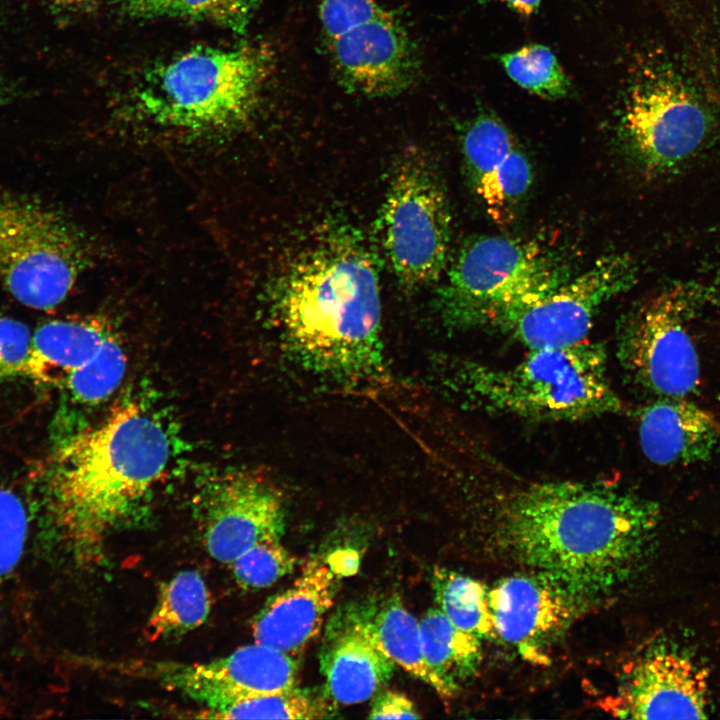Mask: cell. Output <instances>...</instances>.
I'll return each instance as SVG.
<instances>
[{
  "label": "cell",
  "mask_w": 720,
  "mask_h": 720,
  "mask_svg": "<svg viewBox=\"0 0 720 720\" xmlns=\"http://www.w3.org/2000/svg\"><path fill=\"white\" fill-rule=\"evenodd\" d=\"M568 277L560 256L538 241L481 236L468 241L453 260L437 307L448 328H489Z\"/></svg>",
  "instance_id": "obj_6"
},
{
  "label": "cell",
  "mask_w": 720,
  "mask_h": 720,
  "mask_svg": "<svg viewBox=\"0 0 720 720\" xmlns=\"http://www.w3.org/2000/svg\"><path fill=\"white\" fill-rule=\"evenodd\" d=\"M171 446L159 419L136 402L64 440L38 476L45 525L74 561L101 555L112 530L165 473Z\"/></svg>",
  "instance_id": "obj_2"
},
{
  "label": "cell",
  "mask_w": 720,
  "mask_h": 720,
  "mask_svg": "<svg viewBox=\"0 0 720 720\" xmlns=\"http://www.w3.org/2000/svg\"><path fill=\"white\" fill-rule=\"evenodd\" d=\"M688 286L663 290L625 317L616 356L630 378L658 397H687L700 382L689 322L698 306Z\"/></svg>",
  "instance_id": "obj_11"
},
{
  "label": "cell",
  "mask_w": 720,
  "mask_h": 720,
  "mask_svg": "<svg viewBox=\"0 0 720 720\" xmlns=\"http://www.w3.org/2000/svg\"><path fill=\"white\" fill-rule=\"evenodd\" d=\"M275 306L305 368L348 382L384 377L378 269L354 232L331 229L308 246L280 281Z\"/></svg>",
  "instance_id": "obj_3"
},
{
  "label": "cell",
  "mask_w": 720,
  "mask_h": 720,
  "mask_svg": "<svg viewBox=\"0 0 720 720\" xmlns=\"http://www.w3.org/2000/svg\"><path fill=\"white\" fill-rule=\"evenodd\" d=\"M258 0H172L164 16H182L206 20L244 33L256 10Z\"/></svg>",
  "instance_id": "obj_31"
},
{
  "label": "cell",
  "mask_w": 720,
  "mask_h": 720,
  "mask_svg": "<svg viewBox=\"0 0 720 720\" xmlns=\"http://www.w3.org/2000/svg\"><path fill=\"white\" fill-rule=\"evenodd\" d=\"M385 255L401 288L410 292L440 277L447 263L451 215L429 159L407 149L396 162L380 216Z\"/></svg>",
  "instance_id": "obj_9"
},
{
  "label": "cell",
  "mask_w": 720,
  "mask_h": 720,
  "mask_svg": "<svg viewBox=\"0 0 720 720\" xmlns=\"http://www.w3.org/2000/svg\"><path fill=\"white\" fill-rule=\"evenodd\" d=\"M172 0H122L124 7L132 15L141 17L164 16Z\"/></svg>",
  "instance_id": "obj_35"
},
{
  "label": "cell",
  "mask_w": 720,
  "mask_h": 720,
  "mask_svg": "<svg viewBox=\"0 0 720 720\" xmlns=\"http://www.w3.org/2000/svg\"><path fill=\"white\" fill-rule=\"evenodd\" d=\"M29 514L22 498L0 486V578L11 574L22 559Z\"/></svg>",
  "instance_id": "obj_30"
},
{
  "label": "cell",
  "mask_w": 720,
  "mask_h": 720,
  "mask_svg": "<svg viewBox=\"0 0 720 720\" xmlns=\"http://www.w3.org/2000/svg\"><path fill=\"white\" fill-rule=\"evenodd\" d=\"M464 163L472 188L497 224L510 223L533 180L530 160L508 127L481 113L461 136Z\"/></svg>",
  "instance_id": "obj_17"
},
{
  "label": "cell",
  "mask_w": 720,
  "mask_h": 720,
  "mask_svg": "<svg viewBox=\"0 0 720 720\" xmlns=\"http://www.w3.org/2000/svg\"><path fill=\"white\" fill-rule=\"evenodd\" d=\"M319 664L324 690L336 705L372 698L392 678L396 667L375 641L361 604L343 608L331 618Z\"/></svg>",
  "instance_id": "obj_18"
},
{
  "label": "cell",
  "mask_w": 720,
  "mask_h": 720,
  "mask_svg": "<svg viewBox=\"0 0 720 720\" xmlns=\"http://www.w3.org/2000/svg\"><path fill=\"white\" fill-rule=\"evenodd\" d=\"M269 66L266 50L253 45L195 47L149 71L137 104L154 122L184 131L237 128L254 113Z\"/></svg>",
  "instance_id": "obj_5"
},
{
  "label": "cell",
  "mask_w": 720,
  "mask_h": 720,
  "mask_svg": "<svg viewBox=\"0 0 720 720\" xmlns=\"http://www.w3.org/2000/svg\"><path fill=\"white\" fill-rule=\"evenodd\" d=\"M32 335L24 323L0 317V378L24 377Z\"/></svg>",
  "instance_id": "obj_32"
},
{
  "label": "cell",
  "mask_w": 720,
  "mask_h": 720,
  "mask_svg": "<svg viewBox=\"0 0 720 720\" xmlns=\"http://www.w3.org/2000/svg\"><path fill=\"white\" fill-rule=\"evenodd\" d=\"M443 362L444 385L467 406L489 415L574 422L625 408L608 377L605 347L587 339L561 348L528 350L509 365L460 357Z\"/></svg>",
  "instance_id": "obj_4"
},
{
  "label": "cell",
  "mask_w": 720,
  "mask_h": 720,
  "mask_svg": "<svg viewBox=\"0 0 720 720\" xmlns=\"http://www.w3.org/2000/svg\"><path fill=\"white\" fill-rule=\"evenodd\" d=\"M619 128L636 162L648 172L664 173L701 148L710 115L678 72L654 63L640 69L630 82Z\"/></svg>",
  "instance_id": "obj_10"
},
{
  "label": "cell",
  "mask_w": 720,
  "mask_h": 720,
  "mask_svg": "<svg viewBox=\"0 0 720 720\" xmlns=\"http://www.w3.org/2000/svg\"><path fill=\"white\" fill-rule=\"evenodd\" d=\"M431 584L437 608L454 626L480 640L496 638L485 584L446 568L434 569Z\"/></svg>",
  "instance_id": "obj_25"
},
{
  "label": "cell",
  "mask_w": 720,
  "mask_h": 720,
  "mask_svg": "<svg viewBox=\"0 0 720 720\" xmlns=\"http://www.w3.org/2000/svg\"><path fill=\"white\" fill-rule=\"evenodd\" d=\"M481 456L488 519L520 563L585 600L632 574L657 526L656 503L616 482L529 480Z\"/></svg>",
  "instance_id": "obj_1"
},
{
  "label": "cell",
  "mask_w": 720,
  "mask_h": 720,
  "mask_svg": "<svg viewBox=\"0 0 720 720\" xmlns=\"http://www.w3.org/2000/svg\"><path fill=\"white\" fill-rule=\"evenodd\" d=\"M422 716L403 693L383 690L373 696L369 719H418Z\"/></svg>",
  "instance_id": "obj_33"
},
{
  "label": "cell",
  "mask_w": 720,
  "mask_h": 720,
  "mask_svg": "<svg viewBox=\"0 0 720 720\" xmlns=\"http://www.w3.org/2000/svg\"><path fill=\"white\" fill-rule=\"evenodd\" d=\"M295 562L296 558L283 546L281 538H269L256 543L228 565L241 587L262 589L290 574Z\"/></svg>",
  "instance_id": "obj_29"
},
{
  "label": "cell",
  "mask_w": 720,
  "mask_h": 720,
  "mask_svg": "<svg viewBox=\"0 0 720 720\" xmlns=\"http://www.w3.org/2000/svg\"><path fill=\"white\" fill-rule=\"evenodd\" d=\"M90 260L84 234L40 199L0 190V284L22 305L49 310Z\"/></svg>",
  "instance_id": "obj_7"
},
{
  "label": "cell",
  "mask_w": 720,
  "mask_h": 720,
  "mask_svg": "<svg viewBox=\"0 0 720 720\" xmlns=\"http://www.w3.org/2000/svg\"><path fill=\"white\" fill-rule=\"evenodd\" d=\"M600 706L625 719H703L710 712L707 673L678 649L655 644L625 666Z\"/></svg>",
  "instance_id": "obj_14"
},
{
  "label": "cell",
  "mask_w": 720,
  "mask_h": 720,
  "mask_svg": "<svg viewBox=\"0 0 720 720\" xmlns=\"http://www.w3.org/2000/svg\"><path fill=\"white\" fill-rule=\"evenodd\" d=\"M48 3L62 7H83L91 4L95 0H44Z\"/></svg>",
  "instance_id": "obj_37"
},
{
  "label": "cell",
  "mask_w": 720,
  "mask_h": 720,
  "mask_svg": "<svg viewBox=\"0 0 720 720\" xmlns=\"http://www.w3.org/2000/svg\"><path fill=\"white\" fill-rule=\"evenodd\" d=\"M198 504L204 546L218 562L228 565L256 543L283 535L280 492L255 472L217 476L203 489Z\"/></svg>",
  "instance_id": "obj_15"
},
{
  "label": "cell",
  "mask_w": 720,
  "mask_h": 720,
  "mask_svg": "<svg viewBox=\"0 0 720 720\" xmlns=\"http://www.w3.org/2000/svg\"><path fill=\"white\" fill-rule=\"evenodd\" d=\"M210 608V594L201 574L181 571L161 584L144 635L151 642L182 635L201 626Z\"/></svg>",
  "instance_id": "obj_24"
},
{
  "label": "cell",
  "mask_w": 720,
  "mask_h": 720,
  "mask_svg": "<svg viewBox=\"0 0 720 720\" xmlns=\"http://www.w3.org/2000/svg\"><path fill=\"white\" fill-rule=\"evenodd\" d=\"M112 333L111 328L96 317L46 322L32 335L24 377L40 384L63 386Z\"/></svg>",
  "instance_id": "obj_21"
},
{
  "label": "cell",
  "mask_w": 720,
  "mask_h": 720,
  "mask_svg": "<svg viewBox=\"0 0 720 720\" xmlns=\"http://www.w3.org/2000/svg\"><path fill=\"white\" fill-rule=\"evenodd\" d=\"M635 279L636 267L630 257L603 256L583 272L499 317L489 329L528 350L577 344L586 340L600 309L630 289Z\"/></svg>",
  "instance_id": "obj_12"
},
{
  "label": "cell",
  "mask_w": 720,
  "mask_h": 720,
  "mask_svg": "<svg viewBox=\"0 0 720 720\" xmlns=\"http://www.w3.org/2000/svg\"><path fill=\"white\" fill-rule=\"evenodd\" d=\"M522 16H531L537 12L542 0H495Z\"/></svg>",
  "instance_id": "obj_36"
},
{
  "label": "cell",
  "mask_w": 720,
  "mask_h": 720,
  "mask_svg": "<svg viewBox=\"0 0 720 720\" xmlns=\"http://www.w3.org/2000/svg\"><path fill=\"white\" fill-rule=\"evenodd\" d=\"M425 660L442 685L444 698L453 697L477 673L481 640L454 626L436 607L419 620Z\"/></svg>",
  "instance_id": "obj_22"
},
{
  "label": "cell",
  "mask_w": 720,
  "mask_h": 720,
  "mask_svg": "<svg viewBox=\"0 0 720 720\" xmlns=\"http://www.w3.org/2000/svg\"><path fill=\"white\" fill-rule=\"evenodd\" d=\"M638 435L650 462L691 464L711 456L720 442V422L686 397H659L640 412Z\"/></svg>",
  "instance_id": "obj_20"
},
{
  "label": "cell",
  "mask_w": 720,
  "mask_h": 720,
  "mask_svg": "<svg viewBox=\"0 0 720 720\" xmlns=\"http://www.w3.org/2000/svg\"><path fill=\"white\" fill-rule=\"evenodd\" d=\"M2 101H3V94H2V92H1V90H0V105H1Z\"/></svg>",
  "instance_id": "obj_38"
},
{
  "label": "cell",
  "mask_w": 720,
  "mask_h": 720,
  "mask_svg": "<svg viewBox=\"0 0 720 720\" xmlns=\"http://www.w3.org/2000/svg\"><path fill=\"white\" fill-rule=\"evenodd\" d=\"M321 37L341 85L369 98L411 88L421 72L403 22L378 0H318Z\"/></svg>",
  "instance_id": "obj_8"
},
{
  "label": "cell",
  "mask_w": 720,
  "mask_h": 720,
  "mask_svg": "<svg viewBox=\"0 0 720 720\" xmlns=\"http://www.w3.org/2000/svg\"><path fill=\"white\" fill-rule=\"evenodd\" d=\"M326 563L338 578L349 577L358 572L360 557L355 550L341 549L330 554Z\"/></svg>",
  "instance_id": "obj_34"
},
{
  "label": "cell",
  "mask_w": 720,
  "mask_h": 720,
  "mask_svg": "<svg viewBox=\"0 0 720 720\" xmlns=\"http://www.w3.org/2000/svg\"><path fill=\"white\" fill-rule=\"evenodd\" d=\"M108 671L150 680L210 711L241 697L296 687L298 662L288 653L254 642L206 662H111Z\"/></svg>",
  "instance_id": "obj_13"
},
{
  "label": "cell",
  "mask_w": 720,
  "mask_h": 720,
  "mask_svg": "<svg viewBox=\"0 0 720 720\" xmlns=\"http://www.w3.org/2000/svg\"><path fill=\"white\" fill-rule=\"evenodd\" d=\"M508 77L519 87L544 99L568 95L570 81L553 51L542 44H528L499 55Z\"/></svg>",
  "instance_id": "obj_27"
},
{
  "label": "cell",
  "mask_w": 720,
  "mask_h": 720,
  "mask_svg": "<svg viewBox=\"0 0 720 720\" xmlns=\"http://www.w3.org/2000/svg\"><path fill=\"white\" fill-rule=\"evenodd\" d=\"M338 577L326 562L307 561L287 589L271 596L251 621L255 642L299 655L321 632Z\"/></svg>",
  "instance_id": "obj_19"
},
{
  "label": "cell",
  "mask_w": 720,
  "mask_h": 720,
  "mask_svg": "<svg viewBox=\"0 0 720 720\" xmlns=\"http://www.w3.org/2000/svg\"><path fill=\"white\" fill-rule=\"evenodd\" d=\"M488 596L496 638L535 664L549 663L551 647L587 602L537 572L502 578Z\"/></svg>",
  "instance_id": "obj_16"
},
{
  "label": "cell",
  "mask_w": 720,
  "mask_h": 720,
  "mask_svg": "<svg viewBox=\"0 0 720 720\" xmlns=\"http://www.w3.org/2000/svg\"><path fill=\"white\" fill-rule=\"evenodd\" d=\"M366 623L379 647L407 673L432 687L442 698L441 683L424 657L419 621L398 595L379 603L361 604Z\"/></svg>",
  "instance_id": "obj_23"
},
{
  "label": "cell",
  "mask_w": 720,
  "mask_h": 720,
  "mask_svg": "<svg viewBox=\"0 0 720 720\" xmlns=\"http://www.w3.org/2000/svg\"><path fill=\"white\" fill-rule=\"evenodd\" d=\"M335 711L336 704L324 689H301L296 686L286 691L241 697L216 709L200 712L197 717L312 720L331 718Z\"/></svg>",
  "instance_id": "obj_26"
},
{
  "label": "cell",
  "mask_w": 720,
  "mask_h": 720,
  "mask_svg": "<svg viewBox=\"0 0 720 720\" xmlns=\"http://www.w3.org/2000/svg\"><path fill=\"white\" fill-rule=\"evenodd\" d=\"M126 355L112 333L82 367L73 372L62 387L82 404H97L107 399L120 384L126 369Z\"/></svg>",
  "instance_id": "obj_28"
}]
</instances>
